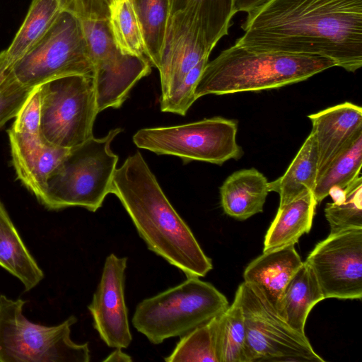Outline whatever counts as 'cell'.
I'll use <instances>...</instances> for the list:
<instances>
[{
    "label": "cell",
    "mask_w": 362,
    "mask_h": 362,
    "mask_svg": "<svg viewBox=\"0 0 362 362\" xmlns=\"http://www.w3.org/2000/svg\"><path fill=\"white\" fill-rule=\"evenodd\" d=\"M235 44L257 51L322 57L362 66V0H269L247 13Z\"/></svg>",
    "instance_id": "6da1fadb"
},
{
    "label": "cell",
    "mask_w": 362,
    "mask_h": 362,
    "mask_svg": "<svg viewBox=\"0 0 362 362\" xmlns=\"http://www.w3.org/2000/svg\"><path fill=\"white\" fill-rule=\"evenodd\" d=\"M110 193L120 201L148 250L187 277L213 268L192 230L174 209L139 151L115 170Z\"/></svg>",
    "instance_id": "7a4b0ae2"
},
{
    "label": "cell",
    "mask_w": 362,
    "mask_h": 362,
    "mask_svg": "<svg viewBox=\"0 0 362 362\" xmlns=\"http://www.w3.org/2000/svg\"><path fill=\"white\" fill-rule=\"evenodd\" d=\"M336 66L322 57L252 50L236 44L206 63L195 98L279 88Z\"/></svg>",
    "instance_id": "3957f363"
},
{
    "label": "cell",
    "mask_w": 362,
    "mask_h": 362,
    "mask_svg": "<svg viewBox=\"0 0 362 362\" xmlns=\"http://www.w3.org/2000/svg\"><path fill=\"white\" fill-rule=\"evenodd\" d=\"M122 131L111 129L102 138H92L69 148L49 177L39 201L50 210L80 206L95 212L110 193L118 156L110 144Z\"/></svg>",
    "instance_id": "277c9868"
},
{
    "label": "cell",
    "mask_w": 362,
    "mask_h": 362,
    "mask_svg": "<svg viewBox=\"0 0 362 362\" xmlns=\"http://www.w3.org/2000/svg\"><path fill=\"white\" fill-rule=\"evenodd\" d=\"M226 296L210 283L189 276L181 284L141 301L132 322L153 344L182 337L223 313Z\"/></svg>",
    "instance_id": "5b68a950"
},
{
    "label": "cell",
    "mask_w": 362,
    "mask_h": 362,
    "mask_svg": "<svg viewBox=\"0 0 362 362\" xmlns=\"http://www.w3.org/2000/svg\"><path fill=\"white\" fill-rule=\"evenodd\" d=\"M25 303L0 296V362L90 361L88 344L70 337L76 317L52 327L35 324L23 314Z\"/></svg>",
    "instance_id": "8992f818"
},
{
    "label": "cell",
    "mask_w": 362,
    "mask_h": 362,
    "mask_svg": "<svg viewBox=\"0 0 362 362\" xmlns=\"http://www.w3.org/2000/svg\"><path fill=\"white\" fill-rule=\"evenodd\" d=\"M11 66L19 82L30 89L66 76L93 77V62L77 15L69 8L62 11L49 30Z\"/></svg>",
    "instance_id": "52a82bcc"
},
{
    "label": "cell",
    "mask_w": 362,
    "mask_h": 362,
    "mask_svg": "<svg viewBox=\"0 0 362 362\" xmlns=\"http://www.w3.org/2000/svg\"><path fill=\"white\" fill-rule=\"evenodd\" d=\"M38 87L43 141L69 149L93 136V124L99 113L93 77L66 76Z\"/></svg>",
    "instance_id": "ba28073f"
},
{
    "label": "cell",
    "mask_w": 362,
    "mask_h": 362,
    "mask_svg": "<svg viewBox=\"0 0 362 362\" xmlns=\"http://www.w3.org/2000/svg\"><path fill=\"white\" fill-rule=\"evenodd\" d=\"M237 132L236 120L214 117L177 126L141 129L133 136V142L138 148L175 156L185 163L221 165L243 155L236 141Z\"/></svg>",
    "instance_id": "9c48e42d"
},
{
    "label": "cell",
    "mask_w": 362,
    "mask_h": 362,
    "mask_svg": "<svg viewBox=\"0 0 362 362\" xmlns=\"http://www.w3.org/2000/svg\"><path fill=\"white\" fill-rule=\"evenodd\" d=\"M244 317L250 362H325L305 334L292 329L259 286L242 283L235 295Z\"/></svg>",
    "instance_id": "30bf717a"
},
{
    "label": "cell",
    "mask_w": 362,
    "mask_h": 362,
    "mask_svg": "<svg viewBox=\"0 0 362 362\" xmlns=\"http://www.w3.org/2000/svg\"><path fill=\"white\" fill-rule=\"evenodd\" d=\"M71 10L79 18L93 62L98 110L119 108L134 85L151 73L152 66L147 57L125 55L117 48L107 16L81 5Z\"/></svg>",
    "instance_id": "8fae6325"
},
{
    "label": "cell",
    "mask_w": 362,
    "mask_h": 362,
    "mask_svg": "<svg viewBox=\"0 0 362 362\" xmlns=\"http://www.w3.org/2000/svg\"><path fill=\"white\" fill-rule=\"evenodd\" d=\"M325 298L361 299L362 228L330 233L305 261Z\"/></svg>",
    "instance_id": "7c38bea8"
},
{
    "label": "cell",
    "mask_w": 362,
    "mask_h": 362,
    "mask_svg": "<svg viewBox=\"0 0 362 362\" xmlns=\"http://www.w3.org/2000/svg\"><path fill=\"white\" fill-rule=\"evenodd\" d=\"M213 49L208 45L195 15L182 8L168 15L158 67L161 96L170 95L188 73Z\"/></svg>",
    "instance_id": "4fadbf2b"
},
{
    "label": "cell",
    "mask_w": 362,
    "mask_h": 362,
    "mask_svg": "<svg viewBox=\"0 0 362 362\" xmlns=\"http://www.w3.org/2000/svg\"><path fill=\"white\" fill-rule=\"evenodd\" d=\"M127 258L110 254L88 306L94 329L108 347L127 348L132 340L124 298Z\"/></svg>",
    "instance_id": "5bb4252c"
},
{
    "label": "cell",
    "mask_w": 362,
    "mask_h": 362,
    "mask_svg": "<svg viewBox=\"0 0 362 362\" xmlns=\"http://www.w3.org/2000/svg\"><path fill=\"white\" fill-rule=\"evenodd\" d=\"M308 117L317 147L318 178L333 159L362 132V108L344 102Z\"/></svg>",
    "instance_id": "9a60e30c"
},
{
    "label": "cell",
    "mask_w": 362,
    "mask_h": 362,
    "mask_svg": "<svg viewBox=\"0 0 362 362\" xmlns=\"http://www.w3.org/2000/svg\"><path fill=\"white\" fill-rule=\"evenodd\" d=\"M8 136L18 179L40 201L49 177L69 149L47 143L42 137L20 136L9 130Z\"/></svg>",
    "instance_id": "2e32d148"
},
{
    "label": "cell",
    "mask_w": 362,
    "mask_h": 362,
    "mask_svg": "<svg viewBox=\"0 0 362 362\" xmlns=\"http://www.w3.org/2000/svg\"><path fill=\"white\" fill-rule=\"evenodd\" d=\"M303 263L294 245L264 252L247 266L244 281L261 288L275 307Z\"/></svg>",
    "instance_id": "e0dca14e"
},
{
    "label": "cell",
    "mask_w": 362,
    "mask_h": 362,
    "mask_svg": "<svg viewBox=\"0 0 362 362\" xmlns=\"http://www.w3.org/2000/svg\"><path fill=\"white\" fill-rule=\"evenodd\" d=\"M268 182L267 177L254 168L234 172L220 187L223 211L239 220L262 212L269 192Z\"/></svg>",
    "instance_id": "ac0fdd59"
},
{
    "label": "cell",
    "mask_w": 362,
    "mask_h": 362,
    "mask_svg": "<svg viewBox=\"0 0 362 362\" xmlns=\"http://www.w3.org/2000/svg\"><path fill=\"white\" fill-rule=\"evenodd\" d=\"M324 299L312 269L303 262L285 287L275 308L292 329L305 334V325L309 313Z\"/></svg>",
    "instance_id": "d6986e66"
},
{
    "label": "cell",
    "mask_w": 362,
    "mask_h": 362,
    "mask_svg": "<svg viewBox=\"0 0 362 362\" xmlns=\"http://www.w3.org/2000/svg\"><path fill=\"white\" fill-rule=\"evenodd\" d=\"M317 204L313 192L279 207L264 241L263 252L295 245L308 233Z\"/></svg>",
    "instance_id": "ffe728a7"
},
{
    "label": "cell",
    "mask_w": 362,
    "mask_h": 362,
    "mask_svg": "<svg viewBox=\"0 0 362 362\" xmlns=\"http://www.w3.org/2000/svg\"><path fill=\"white\" fill-rule=\"evenodd\" d=\"M318 171V151L310 132L283 175L268 182L269 192L279 194V206L313 192Z\"/></svg>",
    "instance_id": "44dd1931"
},
{
    "label": "cell",
    "mask_w": 362,
    "mask_h": 362,
    "mask_svg": "<svg viewBox=\"0 0 362 362\" xmlns=\"http://www.w3.org/2000/svg\"><path fill=\"white\" fill-rule=\"evenodd\" d=\"M0 266L17 277L24 285L25 291L35 287L44 277L1 201Z\"/></svg>",
    "instance_id": "7402d4cb"
},
{
    "label": "cell",
    "mask_w": 362,
    "mask_h": 362,
    "mask_svg": "<svg viewBox=\"0 0 362 362\" xmlns=\"http://www.w3.org/2000/svg\"><path fill=\"white\" fill-rule=\"evenodd\" d=\"M70 5L71 0H33L23 23L4 50L8 62L11 64L35 45Z\"/></svg>",
    "instance_id": "603a6c76"
},
{
    "label": "cell",
    "mask_w": 362,
    "mask_h": 362,
    "mask_svg": "<svg viewBox=\"0 0 362 362\" xmlns=\"http://www.w3.org/2000/svg\"><path fill=\"white\" fill-rule=\"evenodd\" d=\"M168 15L185 8L195 15L211 49L228 35L235 14L234 0H168Z\"/></svg>",
    "instance_id": "cb8c5ba5"
},
{
    "label": "cell",
    "mask_w": 362,
    "mask_h": 362,
    "mask_svg": "<svg viewBox=\"0 0 362 362\" xmlns=\"http://www.w3.org/2000/svg\"><path fill=\"white\" fill-rule=\"evenodd\" d=\"M362 132L333 159L317 178L313 192L319 204L332 190H344L361 175Z\"/></svg>",
    "instance_id": "d4e9b609"
},
{
    "label": "cell",
    "mask_w": 362,
    "mask_h": 362,
    "mask_svg": "<svg viewBox=\"0 0 362 362\" xmlns=\"http://www.w3.org/2000/svg\"><path fill=\"white\" fill-rule=\"evenodd\" d=\"M107 22L112 40L122 54L146 57L143 30L132 0L110 4Z\"/></svg>",
    "instance_id": "484cf974"
},
{
    "label": "cell",
    "mask_w": 362,
    "mask_h": 362,
    "mask_svg": "<svg viewBox=\"0 0 362 362\" xmlns=\"http://www.w3.org/2000/svg\"><path fill=\"white\" fill-rule=\"evenodd\" d=\"M217 347L219 362H250L244 317L236 296L217 317Z\"/></svg>",
    "instance_id": "4316f807"
},
{
    "label": "cell",
    "mask_w": 362,
    "mask_h": 362,
    "mask_svg": "<svg viewBox=\"0 0 362 362\" xmlns=\"http://www.w3.org/2000/svg\"><path fill=\"white\" fill-rule=\"evenodd\" d=\"M140 21L146 56L152 66L158 69L168 18V0H132Z\"/></svg>",
    "instance_id": "83f0119b"
},
{
    "label": "cell",
    "mask_w": 362,
    "mask_h": 362,
    "mask_svg": "<svg viewBox=\"0 0 362 362\" xmlns=\"http://www.w3.org/2000/svg\"><path fill=\"white\" fill-rule=\"evenodd\" d=\"M217 317L180 337L166 362H219L217 347Z\"/></svg>",
    "instance_id": "f1b7e54d"
},
{
    "label": "cell",
    "mask_w": 362,
    "mask_h": 362,
    "mask_svg": "<svg viewBox=\"0 0 362 362\" xmlns=\"http://www.w3.org/2000/svg\"><path fill=\"white\" fill-rule=\"evenodd\" d=\"M339 202L327 203L325 215L330 233L362 228V177L360 175L344 189Z\"/></svg>",
    "instance_id": "f546056e"
},
{
    "label": "cell",
    "mask_w": 362,
    "mask_h": 362,
    "mask_svg": "<svg viewBox=\"0 0 362 362\" xmlns=\"http://www.w3.org/2000/svg\"><path fill=\"white\" fill-rule=\"evenodd\" d=\"M32 89L21 84L8 62L4 50L0 52V128L15 118Z\"/></svg>",
    "instance_id": "4dcf8cb0"
},
{
    "label": "cell",
    "mask_w": 362,
    "mask_h": 362,
    "mask_svg": "<svg viewBox=\"0 0 362 362\" xmlns=\"http://www.w3.org/2000/svg\"><path fill=\"white\" fill-rule=\"evenodd\" d=\"M209 57L202 59L185 76L175 90L167 98L160 100V110L185 116L197 100L194 90Z\"/></svg>",
    "instance_id": "1f68e13d"
},
{
    "label": "cell",
    "mask_w": 362,
    "mask_h": 362,
    "mask_svg": "<svg viewBox=\"0 0 362 362\" xmlns=\"http://www.w3.org/2000/svg\"><path fill=\"white\" fill-rule=\"evenodd\" d=\"M40 120V90L36 86L30 91L9 129L22 136L41 137Z\"/></svg>",
    "instance_id": "d6a6232c"
},
{
    "label": "cell",
    "mask_w": 362,
    "mask_h": 362,
    "mask_svg": "<svg viewBox=\"0 0 362 362\" xmlns=\"http://www.w3.org/2000/svg\"><path fill=\"white\" fill-rule=\"evenodd\" d=\"M76 1L82 2L90 12L103 16H107V6L103 0H71V5Z\"/></svg>",
    "instance_id": "836d02e7"
},
{
    "label": "cell",
    "mask_w": 362,
    "mask_h": 362,
    "mask_svg": "<svg viewBox=\"0 0 362 362\" xmlns=\"http://www.w3.org/2000/svg\"><path fill=\"white\" fill-rule=\"evenodd\" d=\"M269 0H234V10L238 12L250 13Z\"/></svg>",
    "instance_id": "e575fe53"
},
{
    "label": "cell",
    "mask_w": 362,
    "mask_h": 362,
    "mask_svg": "<svg viewBox=\"0 0 362 362\" xmlns=\"http://www.w3.org/2000/svg\"><path fill=\"white\" fill-rule=\"evenodd\" d=\"M106 358L103 360L105 362H130L132 361L131 356L122 351V349L115 348Z\"/></svg>",
    "instance_id": "d590c367"
},
{
    "label": "cell",
    "mask_w": 362,
    "mask_h": 362,
    "mask_svg": "<svg viewBox=\"0 0 362 362\" xmlns=\"http://www.w3.org/2000/svg\"><path fill=\"white\" fill-rule=\"evenodd\" d=\"M105 3L108 6L110 4H111L115 0H103Z\"/></svg>",
    "instance_id": "8d00e7d4"
}]
</instances>
